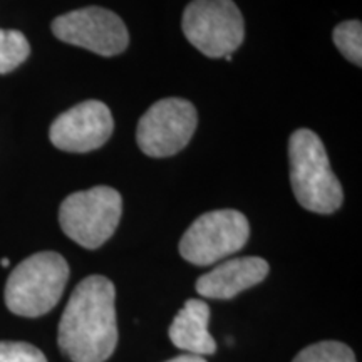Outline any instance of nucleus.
Returning a JSON list of instances; mask_svg holds the SVG:
<instances>
[{
    "label": "nucleus",
    "mask_w": 362,
    "mask_h": 362,
    "mask_svg": "<svg viewBox=\"0 0 362 362\" xmlns=\"http://www.w3.org/2000/svg\"><path fill=\"white\" fill-rule=\"evenodd\" d=\"M116 288L110 279L90 275L71 293L61 322L59 349L72 362H104L117 346Z\"/></svg>",
    "instance_id": "1"
},
{
    "label": "nucleus",
    "mask_w": 362,
    "mask_h": 362,
    "mask_svg": "<svg viewBox=\"0 0 362 362\" xmlns=\"http://www.w3.org/2000/svg\"><path fill=\"white\" fill-rule=\"evenodd\" d=\"M291 183L298 205L312 214L330 215L341 208L344 189L330 168L322 139L300 128L288 139Z\"/></svg>",
    "instance_id": "2"
},
{
    "label": "nucleus",
    "mask_w": 362,
    "mask_h": 362,
    "mask_svg": "<svg viewBox=\"0 0 362 362\" xmlns=\"http://www.w3.org/2000/svg\"><path fill=\"white\" fill-rule=\"evenodd\" d=\"M69 265L56 252H39L21 262L6 284V304L12 314L40 317L51 312L64 293Z\"/></svg>",
    "instance_id": "3"
},
{
    "label": "nucleus",
    "mask_w": 362,
    "mask_h": 362,
    "mask_svg": "<svg viewBox=\"0 0 362 362\" xmlns=\"http://www.w3.org/2000/svg\"><path fill=\"white\" fill-rule=\"evenodd\" d=\"M123 214V198L111 187L69 194L59 208L62 232L81 247L94 250L112 237Z\"/></svg>",
    "instance_id": "4"
},
{
    "label": "nucleus",
    "mask_w": 362,
    "mask_h": 362,
    "mask_svg": "<svg viewBox=\"0 0 362 362\" xmlns=\"http://www.w3.org/2000/svg\"><path fill=\"white\" fill-rule=\"evenodd\" d=\"M181 29L194 49L211 59L232 56L245 39V22L233 0H193Z\"/></svg>",
    "instance_id": "5"
},
{
    "label": "nucleus",
    "mask_w": 362,
    "mask_h": 362,
    "mask_svg": "<svg viewBox=\"0 0 362 362\" xmlns=\"http://www.w3.org/2000/svg\"><path fill=\"white\" fill-rule=\"evenodd\" d=\"M250 237L247 216L237 210H215L198 216L180 240V255L206 267L242 250Z\"/></svg>",
    "instance_id": "6"
},
{
    "label": "nucleus",
    "mask_w": 362,
    "mask_h": 362,
    "mask_svg": "<svg viewBox=\"0 0 362 362\" xmlns=\"http://www.w3.org/2000/svg\"><path fill=\"white\" fill-rule=\"evenodd\" d=\"M198 124L194 106L187 99L166 98L144 112L136 129V141L146 156L168 158L187 148Z\"/></svg>",
    "instance_id": "7"
},
{
    "label": "nucleus",
    "mask_w": 362,
    "mask_h": 362,
    "mask_svg": "<svg viewBox=\"0 0 362 362\" xmlns=\"http://www.w3.org/2000/svg\"><path fill=\"white\" fill-rule=\"evenodd\" d=\"M52 33L62 42L78 45L104 57L124 52L129 44L123 19L103 7H84L56 17Z\"/></svg>",
    "instance_id": "8"
},
{
    "label": "nucleus",
    "mask_w": 362,
    "mask_h": 362,
    "mask_svg": "<svg viewBox=\"0 0 362 362\" xmlns=\"http://www.w3.org/2000/svg\"><path fill=\"white\" fill-rule=\"evenodd\" d=\"M115 129L111 110L101 101H84L59 115L49 131L51 143L67 153H88L101 148Z\"/></svg>",
    "instance_id": "9"
},
{
    "label": "nucleus",
    "mask_w": 362,
    "mask_h": 362,
    "mask_svg": "<svg viewBox=\"0 0 362 362\" xmlns=\"http://www.w3.org/2000/svg\"><path fill=\"white\" fill-rule=\"evenodd\" d=\"M270 267L260 257H238L221 262L197 280V292L206 298H233L240 292L264 282Z\"/></svg>",
    "instance_id": "10"
},
{
    "label": "nucleus",
    "mask_w": 362,
    "mask_h": 362,
    "mask_svg": "<svg viewBox=\"0 0 362 362\" xmlns=\"http://www.w3.org/2000/svg\"><path fill=\"white\" fill-rule=\"evenodd\" d=\"M210 307L200 298H189L170 325V341L194 356L215 354L216 342L208 332Z\"/></svg>",
    "instance_id": "11"
},
{
    "label": "nucleus",
    "mask_w": 362,
    "mask_h": 362,
    "mask_svg": "<svg viewBox=\"0 0 362 362\" xmlns=\"http://www.w3.org/2000/svg\"><path fill=\"white\" fill-rule=\"evenodd\" d=\"M30 45L19 30L0 29V74L17 69L29 57Z\"/></svg>",
    "instance_id": "12"
},
{
    "label": "nucleus",
    "mask_w": 362,
    "mask_h": 362,
    "mask_svg": "<svg viewBox=\"0 0 362 362\" xmlns=\"http://www.w3.org/2000/svg\"><path fill=\"white\" fill-rule=\"evenodd\" d=\"M339 52L357 67L362 66V24L361 21L341 22L332 33Z\"/></svg>",
    "instance_id": "13"
},
{
    "label": "nucleus",
    "mask_w": 362,
    "mask_h": 362,
    "mask_svg": "<svg viewBox=\"0 0 362 362\" xmlns=\"http://www.w3.org/2000/svg\"><path fill=\"white\" fill-rule=\"evenodd\" d=\"M292 362H356V356L346 344L324 341L302 349Z\"/></svg>",
    "instance_id": "14"
},
{
    "label": "nucleus",
    "mask_w": 362,
    "mask_h": 362,
    "mask_svg": "<svg viewBox=\"0 0 362 362\" xmlns=\"http://www.w3.org/2000/svg\"><path fill=\"white\" fill-rule=\"evenodd\" d=\"M0 362H47L42 351L27 342H0Z\"/></svg>",
    "instance_id": "15"
},
{
    "label": "nucleus",
    "mask_w": 362,
    "mask_h": 362,
    "mask_svg": "<svg viewBox=\"0 0 362 362\" xmlns=\"http://www.w3.org/2000/svg\"><path fill=\"white\" fill-rule=\"evenodd\" d=\"M166 362H208L203 359L202 356H194V354H183V356H178L175 357V359L171 361H166Z\"/></svg>",
    "instance_id": "16"
},
{
    "label": "nucleus",
    "mask_w": 362,
    "mask_h": 362,
    "mask_svg": "<svg viewBox=\"0 0 362 362\" xmlns=\"http://www.w3.org/2000/svg\"><path fill=\"white\" fill-rule=\"evenodd\" d=\"M8 264H11V260H8V259H2V260H0V265H2L4 269H6V267H8Z\"/></svg>",
    "instance_id": "17"
}]
</instances>
